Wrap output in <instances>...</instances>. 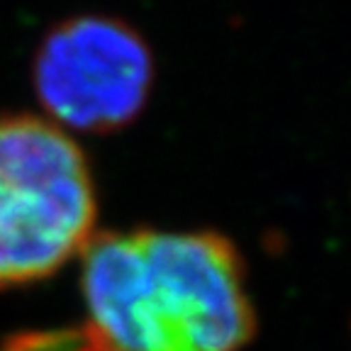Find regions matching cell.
<instances>
[{
  "mask_svg": "<svg viewBox=\"0 0 351 351\" xmlns=\"http://www.w3.org/2000/svg\"><path fill=\"white\" fill-rule=\"evenodd\" d=\"M81 291L100 351H241L256 335L241 254L217 232L95 234Z\"/></svg>",
  "mask_w": 351,
  "mask_h": 351,
  "instance_id": "6da1fadb",
  "label": "cell"
},
{
  "mask_svg": "<svg viewBox=\"0 0 351 351\" xmlns=\"http://www.w3.org/2000/svg\"><path fill=\"white\" fill-rule=\"evenodd\" d=\"M32 83L54 125L108 134L142 115L154 86V54L130 22L69 17L39 42Z\"/></svg>",
  "mask_w": 351,
  "mask_h": 351,
  "instance_id": "3957f363",
  "label": "cell"
},
{
  "mask_svg": "<svg viewBox=\"0 0 351 351\" xmlns=\"http://www.w3.org/2000/svg\"><path fill=\"white\" fill-rule=\"evenodd\" d=\"M0 351H100L88 324L17 332L0 341Z\"/></svg>",
  "mask_w": 351,
  "mask_h": 351,
  "instance_id": "277c9868",
  "label": "cell"
},
{
  "mask_svg": "<svg viewBox=\"0 0 351 351\" xmlns=\"http://www.w3.org/2000/svg\"><path fill=\"white\" fill-rule=\"evenodd\" d=\"M93 173L83 149L37 115H0V291L29 285L95 237Z\"/></svg>",
  "mask_w": 351,
  "mask_h": 351,
  "instance_id": "7a4b0ae2",
  "label": "cell"
}]
</instances>
